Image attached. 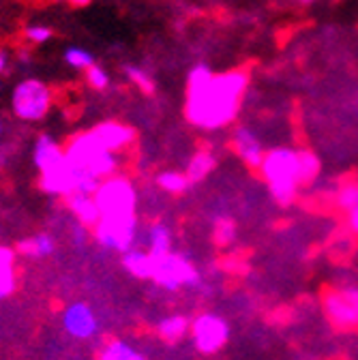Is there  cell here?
Masks as SVG:
<instances>
[{
  "label": "cell",
  "mask_w": 358,
  "mask_h": 360,
  "mask_svg": "<svg viewBox=\"0 0 358 360\" xmlns=\"http://www.w3.org/2000/svg\"><path fill=\"white\" fill-rule=\"evenodd\" d=\"M251 75L247 69H232L215 75L209 65H196L187 78L185 116L193 127L217 131L236 120Z\"/></svg>",
  "instance_id": "1"
},
{
  "label": "cell",
  "mask_w": 358,
  "mask_h": 360,
  "mask_svg": "<svg viewBox=\"0 0 358 360\" xmlns=\"http://www.w3.org/2000/svg\"><path fill=\"white\" fill-rule=\"evenodd\" d=\"M257 174L266 182L273 200L279 206H292L298 198L300 187H303L298 167V148L277 146L266 150Z\"/></svg>",
  "instance_id": "2"
},
{
  "label": "cell",
  "mask_w": 358,
  "mask_h": 360,
  "mask_svg": "<svg viewBox=\"0 0 358 360\" xmlns=\"http://www.w3.org/2000/svg\"><path fill=\"white\" fill-rule=\"evenodd\" d=\"M92 198H95L99 206L101 219H134L136 217V206H138L136 189L123 176L105 178Z\"/></svg>",
  "instance_id": "3"
},
{
  "label": "cell",
  "mask_w": 358,
  "mask_h": 360,
  "mask_svg": "<svg viewBox=\"0 0 358 360\" xmlns=\"http://www.w3.org/2000/svg\"><path fill=\"white\" fill-rule=\"evenodd\" d=\"M54 103V90L41 80H24L15 86L11 94V109L20 120L36 123L43 120Z\"/></svg>",
  "instance_id": "4"
},
{
  "label": "cell",
  "mask_w": 358,
  "mask_h": 360,
  "mask_svg": "<svg viewBox=\"0 0 358 360\" xmlns=\"http://www.w3.org/2000/svg\"><path fill=\"white\" fill-rule=\"evenodd\" d=\"M319 305L337 330H358V288L330 286L319 294Z\"/></svg>",
  "instance_id": "5"
},
{
  "label": "cell",
  "mask_w": 358,
  "mask_h": 360,
  "mask_svg": "<svg viewBox=\"0 0 358 360\" xmlns=\"http://www.w3.org/2000/svg\"><path fill=\"white\" fill-rule=\"evenodd\" d=\"M153 260H155L153 281L157 286H161L169 292H176L182 286H189V288L202 286V277H200L198 268L187 257L169 251V253H165L161 257H153Z\"/></svg>",
  "instance_id": "6"
},
{
  "label": "cell",
  "mask_w": 358,
  "mask_h": 360,
  "mask_svg": "<svg viewBox=\"0 0 358 360\" xmlns=\"http://www.w3.org/2000/svg\"><path fill=\"white\" fill-rule=\"evenodd\" d=\"M191 337L198 352L217 354L230 339V326L215 313H202L191 321Z\"/></svg>",
  "instance_id": "7"
},
{
  "label": "cell",
  "mask_w": 358,
  "mask_h": 360,
  "mask_svg": "<svg viewBox=\"0 0 358 360\" xmlns=\"http://www.w3.org/2000/svg\"><path fill=\"white\" fill-rule=\"evenodd\" d=\"M138 219H101L95 225V238L107 249L127 253L136 240Z\"/></svg>",
  "instance_id": "8"
},
{
  "label": "cell",
  "mask_w": 358,
  "mask_h": 360,
  "mask_svg": "<svg viewBox=\"0 0 358 360\" xmlns=\"http://www.w3.org/2000/svg\"><path fill=\"white\" fill-rule=\"evenodd\" d=\"M88 134L92 136L103 150L107 153H123L129 146H134L138 136H136V129H131L129 125L125 123H116V120H107V123H101L97 127H92Z\"/></svg>",
  "instance_id": "9"
},
{
  "label": "cell",
  "mask_w": 358,
  "mask_h": 360,
  "mask_svg": "<svg viewBox=\"0 0 358 360\" xmlns=\"http://www.w3.org/2000/svg\"><path fill=\"white\" fill-rule=\"evenodd\" d=\"M63 324L67 328L69 335H73L75 339H90L99 330L97 317L90 311L88 305L84 302H78V305H71L65 315H63Z\"/></svg>",
  "instance_id": "10"
},
{
  "label": "cell",
  "mask_w": 358,
  "mask_h": 360,
  "mask_svg": "<svg viewBox=\"0 0 358 360\" xmlns=\"http://www.w3.org/2000/svg\"><path fill=\"white\" fill-rule=\"evenodd\" d=\"M232 146L236 150V155L242 159V163L249 169H260L262 159H264V148L255 136V131L249 127H236L234 129V138H232Z\"/></svg>",
  "instance_id": "11"
},
{
  "label": "cell",
  "mask_w": 358,
  "mask_h": 360,
  "mask_svg": "<svg viewBox=\"0 0 358 360\" xmlns=\"http://www.w3.org/2000/svg\"><path fill=\"white\" fill-rule=\"evenodd\" d=\"M39 187L43 189L45 193H52V195L69 198L71 193H75L73 169H71V165L67 163V159H65L61 165H56V167L48 169V172H41Z\"/></svg>",
  "instance_id": "12"
},
{
  "label": "cell",
  "mask_w": 358,
  "mask_h": 360,
  "mask_svg": "<svg viewBox=\"0 0 358 360\" xmlns=\"http://www.w3.org/2000/svg\"><path fill=\"white\" fill-rule=\"evenodd\" d=\"M65 161V150L63 146L56 144L50 136H39L34 144V165L41 169V172H48V169L61 165Z\"/></svg>",
  "instance_id": "13"
},
{
  "label": "cell",
  "mask_w": 358,
  "mask_h": 360,
  "mask_svg": "<svg viewBox=\"0 0 358 360\" xmlns=\"http://www.w3.org/2000/svg\"><path fill=\"white\" fill-rule=\"evenodd\" d=\"M69 202V208L78 215V219L86 225H97L101 221V213H99V206L95 202L92 195H86V193H71L67 198Z\"/></svg>",
  "instance_id": "14"
},
{
  "label": "cell",
  "mask_w": 358,
  "mask_h": 360,
  "mask_svg": "<svg viewBox=\"0 0 358 360\" xmlns=\"http://www.w3.org/2000/svg\"><path fill=\"white\" fill-rule=\"evenodd\" d=\"M215 167H217V159L211 150H198V153L191 157L189 165H187L185 176L189 178L191 184H196V182H202Z\"/></svg>",
  "instance_id": "15"
},
{
  "label": "cell",
  "mask_w": 358,
  "mask_h": 360,
  "mask_svg": "<svg viewBox=\"0 0 358 360\" xmlns=\"http://www.w3.org/2000/svg\"><path fill=\"white\" fill-rule=\"evenodd\" d=\"M123 266L138 279H153L155 273V260L150 253L144 251H127L123 257Z\"/></svg>",
  "instance_id": "16"
},
{
  "label": "cell",
  "mask_w": 358,
  "mask_h": 360,
  "mask_svg": "<svg viewBox=\"0 0 358 360\" xmlns=\"http://www.w3.org/2000/svg\"><path fill=\"white\" fill-rule=\"evenodd\" d=\"M189 330H191V324L185 315H169L157 324V335L165 343H178Z\"/></svg>",
  "instance_id": "17"
},
{
  "label": "cell",
  "mask_w": 358,
  "mask_h": 360,
  "mask_svg": "<svg viewBox=\"0 0 358 360\" xmlns=\"http://www.w3.org/2000/svg\"><path fill=\"white\" fill-rule=\"evenodd\" d=\"M148 253L153 257H161L165 253L172 251V232L165 223H155L150 227V234H148Z\"/></svg>",
  "instance_id": "18"
},
{
  "label": "cell",
  "mask_w": 358,
  "mask_h": 360,
  "mask_svg": "<svg viewBox=\"0 0 358 360\" xmlns=\"http://www.w3.org/2000/svg\"><path fill=\"white\" fill-rule=\"evenodd\" d=\"M298 167H300V182H303V187L313 184L319 172H322V163H319L317 155L309 148H298Z\"/></svg>",
  "instance_id": "19"
},
{
  "label": "cell",
  "mask_w": 358,
  "mask_h": 360,
  "mask_svg": "<svg viewBox=\"0 0 358 360\" xmlns=\"http://www.w3.org/2000/svg\"><path fill=\"white\" fill-rule=\"evenodd\" d=\"M335 206L341 211L344 215L358 208V180H348L337 189L335 195Z\"/></svg>",
  "instance_id": "20"
},
{
  "label": "cell",
  "mask_w": 358,
  "mask_h": 360,
  "mask_svg": "<svg viewBox=\"0 0 358 360\" xmlns=\"http://www.w3.org/2000/svg\"><path fill=\"white\" fill-rule=\"evenodd\" d=\"M99 360H146V358L140 352H136L134 348L123 343V341H112V343H107L101 350Z\"/></svg>",
  "instance_id": "21"
},
{
  "label": "cell",
  "mask_w": 358,
  "mask_h": 360,
  "mask_svg": "<svg viewBox=\"0 0 358 360\" xmlns=\"http://www.w3.org/2000/svg\"><path fill=\"white\" fill-rule=\"evenodd\" d=\"M157 184L165 193H172V195H180L191 187L189 178H187L182 172H163L157 176Z\"/></svg>",
  "instance_id": "22"
},
{
  "label": "cell",
  "mask_w": 358,
  "mask_h": 360,
  "mask_svg": "<svg viewBox=\"0 0 358 360\" xmlns=\"http://www.w3.org/2000/svg\"><path fill=\"white\" fill-rule=\"evenodd\" d=\"M125 75H127V80L134 84V86H138L144 94H155V90H157L155 80L150 78V75L144 69L134 67V65H127L125 67Z\"/></svg>",
  "instance_id": "23"
},
{
  "label": "cell",
  "mask_w": 358,
  "mask_h": 360,
  "mask_svg": "<svg viewBox=\"0 0 358 360\" xmlns=\"http://www.w3.org/2000/svg\"><path fill=\"white\" fill-rule=\"evenodd\" d=\"M65 61L73 67V69H90L95 65V59H92V54L84 47H69L65 52Z\"/></svg>",
  "instance_id": "24"
},
{
  "label": "cell",
  "mask_w": 358,
  "mask_h": 360,
  "mask_svg": "<svg viewBox=\"0 0 358 360\" xmlns=\"http://www.w3.org/2000/svg\"><path fill=\"white\" fill-rule=\"evenodd\" d=\"M238 236V230H236V223L232 219H221L217 223V230H215V240L219 247H228L232 244Z\"/></svg>",
  "instance_id": "25"
},
{
  "label": "cell",
  "mask_w": 358,
  "mask_h": 360,
  "mask_svg": "<svg viewBox=\"0 0 358 360\" xmlns=\"http://www.w3.org/2000/svg\"><path fill=\"white\" fill-rule=\"evenodd\" d=\"M86 82L92 90H105L109 86V75L103 67L92 65L90 69H86Z\"/></svg>",
  "instance_id": "26"
},
{
  "label": "cell",
  "mask_w": 358,
  "mask_h": 360,
  "mask_svg": "<svg viewBox=\"0 0 358 360\" xmlns=\"http://www.w3.org/2000/svg\"><path fill=\"white\" fill-rule=\"evenodd\" d=\"M54 36L52 28L48 26H41V24H34V26H28L24 30V39L30 43V45H41V43H48Z\"/></svg>",
  "instance_id": "27"
},
{
  "label": "cell",
  "mask_w": 358,
  "mask_h": 360,
  "mask_svg": "<svg viewBox=\"0 0 358 360\" xmlns=\"http://www.w3.org/2000/svg\"><path fill=\"white\" fill-rule=\"evenodd\" d=\"M34 247H36V257H45V255L54 253L56 244L48 234H39V236H34Z\"/></svg>",
  "instance_id": "28"
},
{
  "label": "cell",
  "mask_w": 358,
  "mask_h": 360,
  "mask_svg": "<svg viewBox=\"0 0 358 360\" xmlns=\"http://www.w3.org/2000/svg\"><path fill=\"white\" fill-rule=\"evenodd\" d=\"M15 288H17L15 271H11V273H0V298H7L11 292H15Z\"/></svg>",
  "instance_id": "29"
},
{
  "label": "cell",
  "mask_w": 358,
  "mask_h": 360,
  "mask_svg": "<svg viewBox=\"0 0 358 360\" xmlns=\"http://www.w3.org/2000/svg\"><path fill=\"white\" fill-rule=\"evenodd\" d=\"M15 271V251L9 247H0V273Z\"/></svg>",
  "instance_id": "30"
},
{
  "label": "cell",
  "mask_w": 358,
  "mask_h": 360,
  "mask_svg": "<svg viewBox=\"0 0 358 360\" xmlns=\"http://www.w3.org/2000/svg\"><path fill=\"white\" fill-rule=\"evenodd\" d=\"M346 227H348V232L352 236L358 238V208H354V211L346 213Z\"/></svg>",
  "instance_id": "31"
},
{
  "label": "cell",
  "mask_w": 358,
  "mask_h": 360,
  "mask_svg": "<svg viewBox=\"0 0 358 360\" xmlns=\"http://www.w3.org/2000/svg\"><path fill=\"white\" fill-rule=\"evenodd\" d=\"M7 67H9V54H7V50L0 47V75L7 71Z\"/></svg>",
  "instance_id": "32"
},
{
  "label": "cell",
  "mask_w": 358,
  "mask_h": 360,
  "mask_svg": "<svg viewBox=\"0 0 358 360\" xmlns=\"http://www.w3.org/2000/svg\"><path fill=\"white\" fill-rule=\"evenodd\" d=\"M67 3L75 9H82V7H88L90 5V0H67Z\"/></svg>",
  "instance_id": "33"
},
{
  "label": "cell",
  "mask_w": 358,
  "mask_h": 360,
  "mask_svg": "<svg viewBox=\"0 0 358 360\" xmlns=\"http://www.w3.org/2000/svg\"><path fill=\"white\" fill-rule=\"evenodd\" d=\"M84 234H86V227H75V242H82L84 240Z\"/></svg>",
  "instance_id": "34"
},
{
  "label": "cell",
  "mask_w": 358,
  "mask_h": 360,
  "mask_svg": "<svg viewBox=\"0 0 358 360\" xmlns=\"http://www.w3.org/2000/svg\"><path fill=\"white\" fill-rule=\"evenodd\" d=\"M298 3H303V5H309V3H313V0H298Z\"/></svg>",
  "instance_id": "35"
},
{
  "label": "cell",
  "mask_w": 358,
  "mask_h": 360,
  "mask_svg": "<svg viewBox=\"0 0 358 360\" xmlns=\"http://www.w3.org/2000/svg\"><path fill=\"white\" fill-rule=\"evenodd\" d=\"M0 136H3V120H0Z\"/></svg>",
  "instance_id": "36"
},
{
  "label": "cell",
  "mask_w": 358,
  "mask_h": 360,
  "mask_svg": "<svg viewBox=\"0 0 358 360\" xmlns=\"http://www.w3.org/2000/svg\"><path fill=\"white\" fill-rule=\"evenodd\" d=\"M0 88H3V84H0Z\"/></svg>",
  "instance_id": "37"
}]
</instances>
